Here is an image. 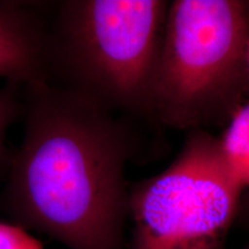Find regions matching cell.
<instances>
[{
    "label": "cell",
    "mask_w": 249,
    "mask_h": 249,
    "mask_svg": "<svg viewBox=\"0 0 249 249\" xmlns=\"http://www.w3.org/2000/svg\"><path fill=\"white\" fill-rule=\"evenodd\" d=\"M0 249H43L27 230L15 224L0 222Z\"/></svg>",
    "instance_id": "obj_8"
},
{
    "label": "cell",
    "mask_w": 249,
    "mask_h": 249,
    "mask_svg": "<svg viewBox=\"0 0 249 249\" xmlns=\"http://www.w3.org/2000/svg\"><path fill=\"white\" fill-rule=\"evenodd\" d=\"M24 133L12 155L0 208L24 230L68 249H124L128 128L66 87H23Z\"/></svg>",
    "instance_id": "obj_1"
},
{
    "label": "cell",
    "mask_w": 249,
    "mask_h": 249,
    "mask_svg": "<svg viewBox=\"0 0 249 249\" xmlns=\"http://www.w3.org/2000/svg\"><path fill=\"white\" fill-rule=\"evenodd\" d=\"M244 193L216 136L189 132L166 169L129 187L128 249H225Z\"/></svg>",
    "instance_id": "obj_4"
},
{
    "label": "cell",
    "mask_w": 249,
    "mask_h": 249,
    "mask_svg": "<svg viewBox=\"0 0 249 249\" xmlns=\"http://www.w3.org/2000/svg\"><path fill=\"white\" fill-rule=\"evenodd\" d=\"M247 0L170 2L147 118L179 130L226 124L249 93Z\"/></svg>",
    "instance_id": "obj_2"
},
{
    "label": "cell",
    "mask_w": 249,
    "mask_h": 249,
    "mask_svg": "<svg viewBox=\"0 0 249 249\" xmlns=\"http://www.w3.org/2000/svg\"><path fill=\"white\" fill-rule=\"evenodd\" d=\"M242 249H249V244H247V245H246V246H245V247H244V248H242Z\"/></svg>",
    "instance_id": "obj_11"
},
{
    "label": "cell",
    "mask_w": 249,
    "mask_h": 249,
    "mask_svg": "<svg viewBox=\"0 0 249 249\" xmlns=\"http://www.w3.org/2000/svg\"><path fill=\"white\" fill-rule=\"evenodd\" d=\"M170 1L67 0L49 29L50 70L107 110L147 117Z\"/></svg>",
    "instance_id": "obj_3"
},
{
    "label": "cell",
    "mask_w": 249,
    "mask_h": 249,
    "mask_svg": "<svg viewBox=\"0 0 249 249\" xmlns=\"http://www.w3.org/2000/svg\"><path fill=\"white\" fill-rule=\"evenodd\" d=\"M217 139L227 169L244 191H249V101L235 111Z\"/></svg>",
    "instance_id": "obj_6"
},
{
    "label": "cell",
    "mask_w": 249,
    "mask_h": 249,
    "mask_svg": "<svg viewBox=\"0 0 249 249\" xmlns=\"http://www.w3.org/2000/svg\"><path fill=\"white\" fill-rule=\"evenodd\" d=\"M23 87L6 83L4 88L0 89V171H8L12 160L5 138L8 127L22 113Z\"/></svg>",
    "instance_id": "obj_7"
},
{
    "label": "cell",
    "mask_w": 249,
    "mask_h": 249,
    "mask_svg": "<svg viewBox=\"0 0 249 249\" xmlns=\"http://www.w3.org/2000/svg\"><path fill=\"white\" fill-rule=\"evenodd\" d=\"M35 7L0 1V77L7 83L51 80L49 27Z\"/></svg>",
    "instance_id": "obj_5"
},
{
    "label": "cell",
    "mask_w": 249,
    "mask_h": 249,
    "mask_svg": "<svg viewBox=\"0 0 249 249\" xmlns=\"http://www.w3.org/2000/svg\"><path fill=\"white\" fill-rule=\"evenodd\" d=\"M247 64H248V75H249V43H248V50H247Z\"/></svg>",
    "instance_id": "obj_10"
},
{
    "label": "cell",
    "mask_w": 249,
    "mask_h": 249,
    "mask_svg": "<svg viewBox=\"0 0 249 249\" xmlns=\"http://www.w3.org/2000/svg\"><path fill=\"white\" fill-rule=\"evenodd\" d=\"M236 223L240 224L245 229L249 230V191L245 192L242 195Z\"/></svg>",
    "instance_id": "obj_9"
}]
</instances>
